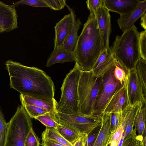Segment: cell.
Wrapping results in <instances>:
<instances>
[{"label": "cell", "mask_w": 146, "mask_h": 146, "mask_svg": "<svg viewBox=\"0 0 146 146\" xmlns=\"http://www.w3.org/2000/svg\"><path fill=\"white\" fill-rule=\"evenodd\" d=\"M7 126L4 146H24L32 123L23 106L18 107L15 113L7 123Z\"/></svg>", "instance_id": "6"}, {"label": "cell", "mask_w": 146, "mask_h": 146, "mask_svg": "<svg viewBox=\"0 0 146 146\" xmlns=\"http://www.w3.org/2000/svg\"><path fill=\"white\" fill-rule=\"evenodd\" d=\"M5 64L9 75L11 88L20 94L36 99L49 101L55 99L54 83L44 71L11 60L6 61Z\"/></svg>", "instance_id": "1"}, {"label": "cell", "mask_w": 146, "mask_h": 146, "mask_svg": "<svg viewBox=\"0 0 146 146\" xmlns=\"http://www.w3.org/2000/svg\"><path fill=\"white\" fill-rule=\"evenodd\" d=\"M123 110L119 112L110 113L111 136L116 129L122 124L123 116Z\"/></svg>", "instance_id": "30"}, {"label": "cell", "mask_w": 146, "mask_h": 146, "mask_svg": "<svg viewBox=\"0 0 146 146\" xmlns=\"http://www.w3.org/2000/svg\"><path fill=\"white\" fill-rule=\"evenodd\" d=\"M21 5L35 7H49L44 0H21L18 1L11 5L15 7Z\"/></svg>", "instance_id": "29"}, {"label": "cell", "mask_w": 146, "mask_h": 146, "mask_svg": "<svg viewBox=\"0 0 146 146\" xmlns=\"http://www.w3.org/2000/svg\"><path fill=\"white\" fill-rule=\"evenodd\" d=\"M3 32V31L1 29H0V34Z\"/></svg>", "instance_id": "41"}, {"label": "cell", "mask_w": 146, "mask_h": 146, "mask_svg": "<svg viewBox=\"0 0 146 146\" xmlns=\"http://www.w3.org/2000/svg\"><path fill=\"white\" fill-rule=\"evenodd\" d=\"M114 75L115 78L123 84L127 80L128 71L116 60L114 61Z\"/></svg>", "instance_id": "26"}, {"label": "cell", "mask_w": 146, "mask_h": 146, "mask_svg": "<svg viewBox=\"0 0 146 146\" xmlns=\"http://www.w3.org/2000/svg\"><path fill=\"white\" fill-rule=\"evenodd\" d=\"M114 61L110 68L102 76V85L94 104L93 115H102L104 110L111 96L123 84H121L115 77Z\"/></svg>", "instance_id": "8"}, {"label": "cell", "mask_w": 146, "mask_h": 146, "mask_svg": "<svg viewBox=\"0 0 146 146\" xmlns=\"http://www.w3.org/2000/svg\"><path fill=\"white\" fill-rule=\"evenodd\" d=\"M101 123L88 133V137L84 146H92L99 133Z\"/></svg>", "instance_id": "37"}, {"label": "cell", "mask_w": 146, "mask_h": 146, "mask_svg": "<svg viewBox=\"0 0 146 146\" xmlns=\"http://www.w3.org/2000/svg\"><path fill=\"white\" fill-rule=\"evenodd\" d=\"M102 116L68 114L57 110L55 113V119L59 124L82 134H88L99 126L102 122Z\"/></svg>", "instance_id": "7"}, {"label": "cell", "mask_w": 146, "mask_h": 146, "mask_svg": "<svg viewBox=\"0 0 146 146\" xmlns=\"http://www.w3.org/2000/svg\"><path fill=\"white\" fill-rule=\"evenodd\" d=\"M126 82L117 89L111 96L106 105L103 113L120 112L129 105Z\"/></svg>", "instance_id": "10"}, {"label": "cell", "mask_w": 146, "mask_h": 146, "mask_svg": "<svg viewBox=\"0 0 146 146\" xmlns=\"http://www.w3.org/2000/svg\"><path fill=\"white\" fill-rule=\"evenodd\" d=\"M139 32L135 25L116 36L110 47L115 58L127 70L135 68L140 58L139 46Z\"/></svg>", "instance_id": "3"}, {"label": "cell", "mask_w": 146, "mask_h": 146, "mask_svg": "<svg viewBox=\"0 0 146 146\" xmlns=\"http://www.w3.org/2000/svg\"><path fill=\"white\" fill-rule=\"evenodd\" d=\"M56 129L59 133L72 145L83 134L59 124Z\"/></svg>", "instance_id": "24"}, {"label": "cell", "mask_w": 146, "mask_h": 146, "mask_svg": "<svg viewBox=\"0 0 146 146\" xmlns=\"http://www.w3.org/2000/svg\"><path fill=\"white\" fill-rule=\"evenodd\" d=\"M111 136L110 114L103 113L100 129L92 146H108Z\"/></svg>", "instance_id": "18"}, {"label": "cell", "mask_w": 146, "mask_h": 146, "mask_svg": "<svg viewBox=\"0 0 146 146\" xmlns=\"http://www.w3.org/2000/svg\"><path fill=\"white\" fill-rule=\"evenodd\" d=\"M7 130V123L0 107V146H4Z\"/></svg>", "instance_id": "31"}, {"label": "cell", "mask_w": 146, "mask_h": 146, "mask_svg": "<svg viewBox=\"0 0 146 146\" xmlns=\"http://www.w3.org/2000/svg\"><path fill=\"white\" fill-rule=\"evenodd\" d=\"M146 105H143L140 109L135 118V129L137 131L138 135L137 139L140 141H143V136L145 135Z\"/></svg>", "instance_id": "22"}, {"label": "cell", "mask_w": 146, "mask_h": 146, "mask_svg": "<svg viewBox=\"0 0 146 146\" xmlns=\"http://www.w3.org/2000/svg\"><path fill=\"white\" fill-rule=\"evenodd\" d=\"M135 68L144 98L146 100V60L140 57Z\"/></svg>", "instance_id": "23"}, {"label": "cell", "mask_w": 146, "mask_h": 146, "mask_svg": "<svg viewBox=\"0 0 146 146\" xmlns=\"http://www.w3.org/2000/svg\"><path fill=\"white\" fill-rule=\"evenodd\" d=\"M139 46L141 57L146 60V31L139 33Z\"/></svg>", "instance_id": "32"}, {"label": "cell", "mask_w": 146, "mask_h": 146, "mask_svg": "<svg viewBox=\"0 0 146 146\" xmlns=\"http://www.w3.org/2000/svg\"><path fill=\"white\" fill-rule=\"evenodd\" d=\"M123 132V128L122 124H121L116 129L113 135L111 137L109 142V145L110 146H117Z\"/></svg>", "instance_id": "36"}, {"label": "cell", "mask_w": 146, "mask_h": 146, "mask_svg": "<svg viewBox=\"0 0 146 146\" xmlns=\"http://www.w3.org/2000/svg\"><path fill=\"white\" fill-rule=\"evenodd\" d=\"M100 33L104 50L110 48L109 41L111 31V16L109 11L103 5L95 14Z\"/></svg>", "instance_id": "12"}, {"label": "cell", "mask_w": 146, "mask_h": 146, "mask_svg": "<svg viewBox=\"0 0 146 146\" xmlns=\"http://www.w3.org/2000/svg\"><path fill=\"white\" fill-rule=\"evenodd\" d=\"M72 23L71 14L66 15L54 27V48L62 47L70 32Z\"/></svg>", "instance_id": "13"}, {"label": "cell", "mask_w": 146, "mask_h": 146, "mask_svg": "<svg viewBox=\"0 0 146 146\" xmlns=\"http://www.w3.org/2000/svg\"><path fill=\"white\" fill-rule=\"evenodd\" d=\"M76 58L74 52L67 50L63 47L54 49L49 56L46 67H49L57 63L75 62Z\"/></svg>", "instance_id": "20"}, {"label": "cell", "mask_w": 146, "mask_h": 146, "mask_svg": "<svg viewBox=\"0 0 146 146\" xmlns=\"http://www.w3.org/2000/svg\"><path fill=\"white\" fill-rule=\"evenodd\" d=\"M115 60L110 47L103 50L91 70L93 74L97 77L102 76L113 64Z\"/></svg>", "instance_id": "17"}, {"label": "cell", "mask_w": 146, "mask_h": 146, "mask_svg": "<svg viewBox=\"0 0 146 146\" xmlns=\"http://www.w3.org/2000/svg\"><path fill=\"white\" fill-rule=\"evenodd\" d=\"M51 9L55 11H59L67 6L65 0H44Z\"/></svg>", "instance_id": "35"}, {"label": "cell", "mask_w": 146, "mask_h": 146, "mask_svg": "<svg viewBox=\"0 0 146 146\" xmlns=\"http://www.w3.org/2000/svg\"><path fill=\"white\" fill-rule=\"evenodd\" d=\"M81 72L75 62L73 69L66 76L60 88L61 97L56 105L58 111L68 114H79L78 85Z\"/></svg>", "instance_id": "5"}, {"label": "cell", "mask_w": 146, "mask_h": 146, "mask_svg": "<svg viewBox=\"0 0 146 146\" xmlns=\"http://www.w3.org/2000/svg\"><path fill=\"white\" fill-rule=\"evenodd\" d=\"M146 11V0L141 1L137 7L127 14L120 15L117 22L123 32L133 26L135 22Z\"/></svg>", "instance_id": "16"}, {"label": "cell", "mask_w": 146, "mask_h": 146, "mask_svg": "<svg viewBox=\"0 0 146 146\" xmlns=\"http://www.w3.org/2000/svg\"><path fill=\"white\" fill-rule=\"evenodd\" d=\"M17 18L15 7L0 1V29L9 32L17 28Z\"/></svg>", "instance_id": "11"}, {"label": "cell", "mask_w": 146, "mask_h": 146, "mask_svg": "<svg viewBox=\"0 0 146 146\" xmlns=\"http://www.w3.org/2000/svg\"><path fill=\"white\" fill-rule=\"evenodd\" d=\"M126 86L129 105L140 101L146 105V100L144 98L135 68L129 70Z\"/></svg>", "instance_id": "9"}, {"label": "cell", "mask_w": 146, "mask_h": 146, "mask_svg": "<svg viewBox=\"0 0 146 146\" xmlns=\"http://www.w3.org/2000/svg\"><path fill=\"white\" fill-rule=\"evenodd\" d=\"M139 0H103V5L109 11L120 15L127 14L135 9L140 2Z\"/></svg>", "instance_id": "15"}, {"label": "cell", "mask_w": 146, "mask_h": 146, "mask_svg": "<svg viewBox=\"0 0 146 146\" xmlns=\"http://www.w3.org/2000/svg\"><path fill=\"white\" fill-rule=\"evenodd\" d=\"M146 13H145L141 17V25L142 27L146 30Z\"/></svg>", "instance_id": "40"}, {"label": "cell", "mask_w": 146, "mask_h": 146, "mask_svg": "<svg viewBox=\"0 0 146 146\" xmlns=\"http://www.w3.org/2000/svg\"><path fill=\"white\" fill-rule=\"evenodd\" d=\"M104 50L95 15H90L79 36L74 52L81 71L91 70Z\"/></svg>", "instance_id": "2"}, {"label": "cell", "mask_w": 146, "mask_h": 146, "mask_svg": "<svg viewBox=\"0 0 146 146\" xmlns=\"http://www.w3.org/2000/svg\"><path fill=\"white\" fill-rule=\"evenodd\" d=\"M40 145L38 138L32 127L26 137L24 146H40Z\"/></svg>", "instance_id": "33"}, {"label": "cell", "mask_w": 146, "mask_h": 146, "mask_svg": "<svg viewBox=\"0 0 146 146\" xmlns=\"http://www.w3.org/2000/svg\"><path fill=\"white\" fill-rule=\"evenodd\" d=\"M67 6L71 14L72 23L70 32L63 47L67 50L74 52L79 36L78 35V32L82 25V23L79 18H76L72 9Z\"/></svg>", "instance_id": "19"}, {"label": "cell", "mask_w": 146, "mask_h": 146, "mask_svg": "<svg viewBox=\"0 0 146 146\" xmlns=\"http://www.w3.org/2000/svg\"><path fill=\"white\" fill-rule=\"evenodd\" d=\"M35 119L39 121L46 127L56 128L59 124L55 119V114L50 113L37 117Z\"/></svg>", "instance_id": "27"}, {"label": "cell", "mask_w": 146, "mask_h": 146, "mask_svg": "<svg viewBox=\"0 0 146 146\" xmlns=\"http://www.w3.org/2000/svg\"><path fill=\"white\" fill-rule=\"evenodd\" d=\"M88 134H83L72 145V146H84Z\"/></svg>", "instance_id": "39"}, {"label": "cell", "mask_w": 146, "mask_h": 146, "mask_svg": "<svg viewBox=\"0 0 146 146\" xmlns=\"http://www.w3.org/2000/svg\"><path fill=\"white\" fill-rule=\"evenodd\" d=\"M42 146H65L53 140L46 139H42Z\"/></svg>", "instance_id": "38"}, {"label": "cell", "mask_w": 146, "mask_h": 146, "mask_svg": "<svg viewBox=\"0 0 146 146\" xmlns=\"http://www.w3.org/2000/svg\"><path fill=\"white\" fill-rule=\"evenodd\" d=\"M31 118H34L49 113L37 107L25 104H21Z\"/></svg>", "instance_id": "28"}, {"label": "cell", "mask_w": 146, "mask_h": 146, "mask_svg": "<svg viewBox=\"0 0 146 146\" xmlns=\"http://www.w3.org/2000/svg\"><path fill=\"white\" fill-rule=\"evenodd\" d=\"M20 98L21 104L33 105L53 114H55L56 110V105L57 102L55 99L52 101H46L21 94L20 95Z\"/></svg>", "instance_id": "21"}, {"label": "cell", "mask_w": 146, "mask_h": 146, "mask_svg": "<svg viewBox=\"0 0 146 146\" xmlns=\"http://www.w3.org/2000/svg\"><path fill=\"white\" fill-rule=\"evenodd\" d=\"M103 0H88L86 1L90 15H95L99 8L103 5Z\"/></svg>", "instance_id": "34"}, {"label": "cell", "mask_w": 146, "mask_h": 146, "mask_svg": "<svg viewBox=\"0 0 146 146\" xmlns=\"http://www.w3.org/2000/svg\"><path fill=\"white\" fill-rule=\"evenodd\" d=\"M142 102H139L132 105H129L123 110L122 125L124 133L123 140L132 134L134 131L136 117L143 105Z\"/></svg>", "instance_id": "14"}, {"label": "cell", "mask_w": 146, "mask_h": 146, "mask_svg": "<svg viewBox=\"0 0 146 146\" xmlns=\"http://www.w3.org/2000/svg\"><path fill=\"white\" fill-rule=\"evenodd\" d=\"M42 139H51L65 146H72L58 132L56 128L46 127L42 133Z\"/></svg>", "instance_id": "25"}, {"label": "cell", "mask_w": 146, "mask_h": 146, "mask_svg": "<svg viewBox=\"0 0 146 146\" xmlns=\"http://www.w3.org/2000/svg\"><path fill=\"white\" fill-rule=\"evenodd\" d=\"M102 85V76H95L91 70L81 72L78 85L79 114L93 115L94 104Z\"/></svg>", "instance_id": "4"}]
</instances>
